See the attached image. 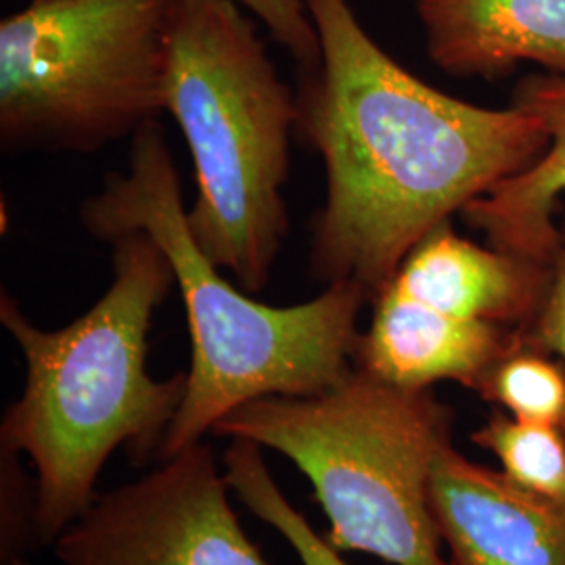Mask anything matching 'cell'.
<instances>
[{"mask_svg": "<svg viewBox=\"0 0 565 565\" xmlns=\"http://www.w3.org/2000/svg\"><path fill=\"white\" fill-rule=\"evenodd\" d=\"M321 63L298 95V130L321 156L327 193L310 270L371 296L434 228L545 151L539 120L450 97L375 42L350 0H303Z\"/></svg>", "mask_w": 565, "mask_h": 565, "instance_id": "1", "label": "cell"}, {"mask_svg": "<svg viewBox=\"0 0 565 565\" xmlns=\"http://www.w3.org/2000/svg\"><path fill=\"white\" fill-rule=\"evenodd\" d=\"M111 245V282L82 317L60 329L32 323L13 296H0V323L25 363V384L0 425L2 450L36 471V532L53 545L99 497L103 465L128 448L160 457L186 394V373L156 380L147 338L174 281L160 245L128 233Z\"/></svg>", "mask_w": 565, "mask_h": 565, "instance_id": "2", "label": "cell"}, {"mask_svg": "<svg viewBox=\"0 0 565 565\" xmlns=\"http://www.w3.org/2000/svg\"><path fill=\"white\" fill-rule=\"evenodd\" d=\"M81 221L107 243L145 233L174 270L191 333V366L160 461L202 443L242 404L312 396L354 366L369 291L359 282H331L310 302L268 306L235 287L191 233L181 177L158 121L132 137L128 168L107 174L102 191L82 203Z\"/></svg>", "mask_w": 565, "mask_h": 565, "instance_id": "3", "label": "cell"}, {"mask_svg": "<svg viewBox=\"0 0 565 565\" xmlns=\"http://www.w3.org/2000/svg\"><path fill=\"white\" fill-rule=\"evenodd\" d=\"M166 114L195 166L193 237L242 289L260 294L289 231L282 186L300 109L235 0H177Z\"/></svg>", "mask_w": 565, "mask_h": 565, "instance_id": "4", "label": "cell"}, {"mask_svg": "<svg viewBox=\"0 0 565 565\" xmlns=\"http://www.w3.org/2000/svg\"><path fill=\"white\" fill-rule=\"evenodd\" d=\"M216 436L273 448L315 488L335 551L392 565H450L429 507L452 411L431 390H403L352 366L312 396H266L221 419Z\"/></svg>", "mask_w": 565, "mask_h": 565, "instance_id": "5", "label": "cell"}, {"mask_svg": "<svg viewBox=\"0 0 565 565\" xmlns=\"http://www.w3.org/2000/svg\"><path fill=\"white\" fill-rule=\"evenodd\" d=\"M177 0H32L0 21L4 151H97L166 114Z\"/></svg>", "mask_w": 565, "mask_h": 565, "instance_id": "6", "label": "cell"}, {"mask_svg": "<svg viewBox=\"0 0 565 565\" xmlns=\"http://www.w3.org/2000/svg\"><path fill=\"white\" fill-rule=\"evenodd\" d=\"M53 553L61 565H273L245 534L212 446H186L99 494Z\"/></svg>", "mask_w": 565, "mask_h": 565, "instance_id": "7", "label": "cell"}, {"mask_svg": "<svg viewBox=\"0 0 565 565\" xmlns=\"http://www.w3.org/2000/svg\"><path fill=\"white\" fill-rule=\"evenodd\" d=\"M429 507L450 565H565L564 511L452 445L434 465Z\"/></svg>", "mask_w": 565, "mask_h": 565, "instance_id": "8", "label": "cell"}, {"mask_svg": "<svg viewBox=\"0 0 565 565\" xmlns=\"http://www.w3.org/2000/svg\"><path fill=\"white\" fill-rule=\"evenodd\" d=\"M518 338L520 329L450 317L385 282L373 298V317L356 343L354 364L413 392L440 382L473 390Z\"/></svg>", "mask_w": 565, "mask_h": 565, "instance_id": "9", "label": "cell"}, {"mask_svg": "<svg viewBox=\"0 0 565 565\" xmlns=\"http://www.w3.org/2000/svg\"><path fill=\"white\" fill-rule=\"evenodd\" d=\"M546 281L548 264L465 239L448 221L411 249L387 282L450 317L525 329Z\"/></svg>", "mask_w": 565, "mask_h": 565, "instance_id": "10", "label": "cell"}, {"mask_svg": "<svg viewBox=\"0 0 565 565\" xmlns=\"http://www.w3.org/2000/svg\"><path fill=\"white\" fill-rule=\"evenodd\" d=\"M429 60L457 78L522 63L565 76V0H417Z\"/></svg>", "mask_w": 565, "mask_h": 565, "instance_id": "11", "label": "cell"}, {"mask_svg": "<svg viewBox=\"0 0 565 565\" xmlns=\"http://www.w3.org/2000/svg\"><path fill=\"white\" fill-rule=\"evenodd\" d=\"M513 105L543 126L545 151L461 212L492 247L548 264L559 245L557 203L565 195V76L548 74L522 82Z\"/></svg>", "mask_w": 565, "mask_h": 565, "instance_id": "12", "label": "cell"}, {"mask_svg": "<svg viewBox=\"0 0 565 565\" xmlns=\"http://www.w3.org/2000/svg\"><path fill=\"white\" fill-rule=\"evenodd\" d=\"M473 392L518 422L565 431V364L530 342L522 329Z\"/></svg>", "mask_w": 565, "mask_h": 565, "instance_id": "13", "label": "cell"}, {"mask_svg": "<svg viewBox=\"0 0 565 565\" xmlns=\"http://www.w3.org/2000/svg\"><path fill=\"white\" fill-rule=\"evenodd\" d=\"M224 478L243 505L281 534L302 565H350L303 518L302 511L289 503L264 463L260 446L231 438L224 452Z\"/></svg>", "mask_w": 565, "mask_h": 565, "instance_id": "14", "label": "cell"}, {"mask_svg": "<svg viewBox=\"0 0 565 565\" xmlns=\"http://www.w3.org/2000/svg\"><path fill=\"white\" fill-rule=\"evenodd\" d=\"M471 443L494 455L511 482L565 513V431L518 422L497 408Z\"/></svg>", "mask_w": 565, "mask_h": 565, "instance_id": "15", "label": "cell"}, {"mask_svg": "<svg viewBox=\"0 0 565 565\" xmlns=\"http://www.w3.org/2000/svg\"><path fill=\"white\" fill-rule=\"evenodd\" d=\"M270 32V36L300 63L306 74L321 63V44L303 0H235Z\"/></svg>", "mask_w": 565, "mask_h": 565, "instance_id": "16", "label": "cell"}, {"mask_svg": "<svg viewBox=\"0 0 565 565\" xmlns=\"http://www.w3.org/2000/svg\"><path fill=\"white\" fill-rule=\"evenodd\" d=\"M18 457L2 450V564L21 557L23 546L39 541L36 484L28 482Z\"/></svg>", "mask_w": 565, "mask_h": 565, "instance_id": "17", "label": "cell"}, {"mask_svg": "<svg viewBox=\"0 0 565 565\" xmlns=\"http://www.w3.org/2000/svg\"><path fill=\"white\" fill-rule=\"evenodd\" d=\"M522 333L565 364V221L559 223V245L548 263L545 298Z\"/></svg>", "mask_w": 565, "mask_h": 565, "instance_id": "18", "label": "cell"}, {"mask_svg": "<svg viewBox=\"0 0 565 565\" xmlns=\"http://www.w3.org/2000/svg\"><path fill=\"white\" fill-rule=\"evenodd\" d=\"M2 565H30L23 557H15V559H11V562H7V564Z\"/></svg>", "mask_w": 565, "mask_h": 565, "instance_id": "19", "label": "cell"}]
</instances>
